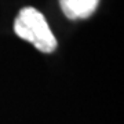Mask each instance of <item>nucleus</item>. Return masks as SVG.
<instances>
[{"label": "nucleus", "mask_w": 124, "mask_h": 124, "mask_svg": "<svg viewBox=\"0 0 124 124\" xmlns=\"http://www.w3.org/2000/svg\"><path fill=\"white\" fill-rule=\"evenodd\" d=\"M99 0H59L63 14L69 19H84L94 14Z\"/></svg>", "instance_id": "f03ea898"}, {"label": "nucleus", "mask_w": 124, "mask_h": 124, "mask_svg": "<svg viewBox=\"0 0 124 124\" xmlns=\"http://www.w3.org/2000/svg\"><path fill=\"white\" fill-rule=\"evenodd\" d=\"M14 31L17 36L32 43L41 53L48 54L57 48V39L44 15L33 7H25L19 11L14 22Z\"/></svg>", "instance_id": "f257e3e1"}]
</instances>
